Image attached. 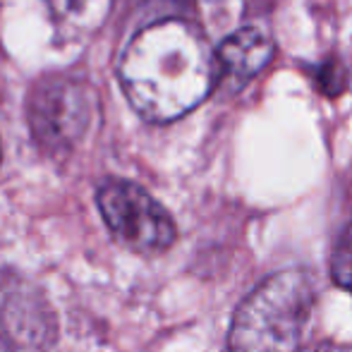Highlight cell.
I'll list each match as a JSON object with an SVG mask.
<instances>
[{"label": "cell", "instance_id": "cell-5", "mask_svg": "<svg viewBox=\"0 0 352 352\" xmlns=\"http://www.w3.org/2000/svg\"><path fill=\"white\" fill-rule=\"evenodd\" d=\"M274 56V41L261 27L232 29L216 51L218 79L232 91L256 77Z\"/></svg>", "mask_w": 352, "mask_h": 352}, {"label": "cell", "instance_id": "cell-2", "mask_svg": "<svg viewBox=\"0 0 352 352\" xmlns=\"http://www.w3.org/2000/svg\"><path fill=\"white\" fill-rule=\"evenodd\" d=\"M314 283L305 271H280L256 285L232 316L230 352H297L314 309Z\"/></svg>", "mask_w": 352, "mask_h": 352}, {"label": "cell", "instance_id": "cell-7", "mask_svg": "<svg viewBox=\"0 0 352 352\" xmlns=\"http://www.w3.org/2000/svg\"><path fill=\"white\" fill-rule=\"evenodd\" d=\"M331 274H333V280L340 287L352 292V228L340 237L338 245H336L333 261H331Z\"/></svg>", "mask_w": 352, "mask_h": 352}, {"label": "cell", "instance_id": "cell-6", "mask_svg": "<svg viewBox=\"0 0 352 352\" xmlns=\"http://www.w3.org/2000/svg\"><path fill=\"white\" fill-rule=\"evenodd\" d=\"M197 3L213 32L228 29L240 14V0H197Z\"/></svg>", "mask_w": 352, "mask_h": 352}, {"label": "cell", "instance_id": "cell-9", "mask_svg": "<svg viewBox=\"0 0 352 352\" xmlns=\"http://www.w3.org/2000/svg\"><path fill=\"white\" fill-rule=\"evenodd\" d=\"M0 352H8V345H5V338H3V333H0Z\"/></svg>", "mask_w": 352, "mask_h": 352}, {"label": "cell", "instance_id": "cell-1", "mask_svg": "<svg viewBox=\"0 0 352 352\" xmlns=\"http://www.w3.org/2000/svg\"><path fill=\"white\" fill-rule=\"evenodd\" d=\"M120 82L140 116L175 120L199 106L218 82L216 53L195 24L163 19L142 29L125 48Z\"/></svg>", "mask_w": 352, "mask_h": 352}, {"label": "cell", "instance_id": "cell-8", "mask_svg": "<svg viewBox=\"0 0 352 352\" xmlns=\"http://www.w3.org/2000/svg\"><path fill=\"white\" fill-rule=\"evenodd\" d=\"M48 8L58 14H70V12H77L79 8L84 5V0H46Z\"/></svg>", "mask_w": 352, "mask_h": 352}, {"label": "cell", "instance_id": "cell-3", "mask_svg": "<svg viewBox=\"0 0 352 352\" xmlns=\"http://www.w3.org/2000/svg\"><path fill=\"white\" fill-rule=\"evenodd\" d=\"M98 209L113 237L137 254H161L175 242L170 213L135 182H106L98 190Z\"/></svg>", "mask_w": 352, "mask_h": 352}, {"label": "cell", "instance_id": "cell-4", "mask_svg": "<svg viewBox=\"0 0 352 352\" xmlns=\"http://www.w3.org/2000/svg\"><path fill=\"white\" fill-rule=\"evenodd\" d=\"M94 94L87 82L70 77L46 79L29 101V125L41 148L65 153L84 137L94 118Z\"/></svg>", "mask_w": 352, "mask_h": 352}]
</instances>
